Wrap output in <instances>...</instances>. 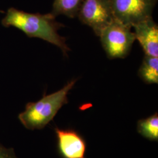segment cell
I'll return each mask as SVG.
<instances>
[{
  "mask_svg": "<svg viewBox=\"0 0 158 158\" xmlns=\"http://www.w3.org/2000/svg\"><path fill=\"white\" fill-rule=\"evenodd\" d=\"M3 27H13L23 31L29 38H38L59 48L64 55L67 56L69 48L66 44V38L58 34L63 27L57 22L56 17L51 13L40 14H31L10 8L2 19Z\"/></svg>",
  "mask_w": 158,
  "mask_h": 158,
  "instance_id": "cell-1",
  "label": "cell"
},
{
  "mask_svg": "<svg viewBox=\"0 0 158 158\" xmlns=\"http://www.w3.org/2000/svg\"><path fill=\"white\" fill-rule=\"evenodd\" d=\"M76 82V80H71L62 89L48 95L45 94L38 102L27 103L25 110L18 115L23 126L31 131L44 129L53 119L59 110L68 104L69 92Z\"/></svg>",
  "mask_w": 158,
  "mask_h": 158,
  "instance_id": "cell-2",
  "label": "cell"
},
{
  "mask_svg": "<svg viewBox=\"0 0 158 158\" xmlns=\"http://www.w3.org/2000/svg\"><path fill=\"white\" fill-rule=\"evenodd\" d=\"M132 27L115 19L100 35L102 46L110 59H124L129 54L135 40Z\"/></svg>",
  "mask_w": 158,
  "mask_h": 158,
  "instance_id": "cell-3",
  "label": "cell"
},
{
  "mask_svg": "<svg viewBox=\"0 0 158 158\" xmlns=\"http://www.w3.org/2000/svg\"><path fill=\"white\" fill-rule=\"evenodd\" d=\"M158 0H110L114 17L119 22L133 27L152 18Z\"/></svg>",
  "mask_w": 158,
  "mask_h": 158,
  "instance_id": "cell-4",
  "label": "cell"
},
{
  "mask_svg": "<svg viewBox=\"0 0 158 158\" xmlns=\"http://www.w3.org/2000/svg\"><path fill=\"white\" fill-rule=\"evenodd\" d=\"M77 17L98 36L115 19L110 0H83Z\"/></svg>",
  "mask_w": 158,
  "mask_h": 158,
  "instance_id": "cell-5",
  "label": "cell"
},
{
  "mask_svg": "<svg viewBox=\"0 0 158 158\" xmlns=\"http://www.w3.org/2000/svg\"><path fill=\"white\" fill-rule=\"evenodd\" d=\"M57 151L62 158H86L87 142L78 131L73 128H54Z\"/></svg>",
  "mask_w": 158,
  "mask_h": 158,
  "instance_id": "cell-6",
  "label": "cell"
},
{
  "mask_svg": "<svg viewBox=\"0 0 158 158\" xmlns=\"http://www.w3.org/2000/svg\"><path fill=\"white\" fill-rule=\"evenodd\" d=\"M134 28L135 40H138L145 55L158 57V27L152 18L136 24Z\"/></svg>",
  "mask_w": 158,
  "mask_h": 158,
  "instance_id": "cell-7",
  "label": "cell"
},
{
  "mask_svg": "<svg viewBox=\"0 0 158 158\" xmlns=\"http://www.w3.org/2000/svg\"><path fill=\"white\" fill-rule=\"evenodd\" d=\"M138 76L147 84H158V57L145 55L139 69Z\"/></svg>",
  "mask_w": 158,
  "mask_h": 158,
  "instance_id": "cell-8",
  "label": "cell"
},
{
  "mask_svg": "<svg viewBox=\"0 0 158 158\" xmlns=\"http://www.w3.org/2000/svg\"><path fill=\"white\" fill-rule=\"evenodd\" d=\"M137 131L147 139L158 142V113H155L147 118L139 119L137 123Z\"/></svg>",
  "mask_w": 158,
  "mask_h": 158,
  "instance_id": "cell-9",
  "label": "cell"
},
{
  "mask_svg": "<svg viewBox=\"0 0 158 158\" xmlns=\"http://www.w3.org/2000/svg\"><path fill=\"white\" fill-rule=\"evenodd\" d=\"M83 0H55L51 12L55 17L63 15L69 18L77 17Z\"/></svg>",
  "mask_w": 158,
  "mask_h": 158,
  "instance_id": "cell-10",
  "label": "cell"
},
{
  "mask_svg": "<svg viewBox=\"0 0 158 158\" xmlns=\"http://www.w3.org/2000/svg\"><path fill=\"white\" fill-rule=\"evenodd\" d=\"M0 158H18L11 148H6L0 143Z\"/></svg>",
  "mask_w": 158,
  "mask_h": 158,
  "instance_id": "cell-11",
  "label": "cell"
}]
</instances>
